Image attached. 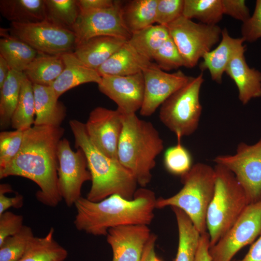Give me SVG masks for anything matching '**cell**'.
<instances>
[{"mask_svg":"<svg viewBox=\"0 0 261 261\" xmlns=\"http://www.w3.org/2000/svg\"><path fill=\"white\" fill-rule=\"evenodd\" d=\"M152 60L159 68L166 71L185 66L183 59L170 36L156 52Z\"/></svg>","mask_w":261,"mask_h":261,"instance_id":"38","label":"cell"},{"mask_svg":"<svg viewBox=\"0 0 261 261\" xmlns=\"http://www.w3.org/2000/svg\"><path fill=\"white\" fill-rule=\"evenodd\" d=\"M0 12L15 23H30L46 19L44 0H0Z\"/></svg>","mask_w":261,"mask_h":261,"instance_id":"25","label":"cell"},{"mask_svg":"<svg viewBox=\"0 0 261 261\" xmlns=\"http://www.w3.org/2000/svg\"><path fill=\"white\" fill-rule=\"evenodd\" d=\"M237 261H261V234L252 244L246 256Z\"/></svg>","mask_w":261,"mask_h":261,"instance_id":"47","label":"cell"},{"mask_svg":"<svg viewBox=\"0 0 261 261\" xmlns=\"http://www.w3.org/2000/svg\"><path fill=\"white\" fill-rule=\"evenodd\" d=\"M127 41L113 36H97L77 45L73 53L85 65L97 70Z\"/></svg>","mask_w":261,"mask_h":261,"instance_id":"22","label":"cell"},{"mask_svg":"<svg viewBox=\"0 0 261 261\" xmlns=\"http://www.w3.org/2000/svg\"><path fill=\"white\" fill-rule=\"evenodd\" d=\"M35 236L32 229L24 225L20 232L7 238L0 245V261H18Z\"/></svg>","mask_w":261,"mask_h":261,"instance_id":"35","label":"cell"},{"mask_svg":"<svg viewBox=\"0 0 261 261\" xmlns=\"http://www.w3.org/2000/svg\"><path fill=\"white\" fill-rule=\"evenodd\" d=\"M241 34L245 41L250 43L261 38V0H256L252 15L243 23Z\"/></svg>","mask_w":261,"mask_h":261,"instance_id":"40","label":"cell"},{"mask_svg":"<svg viewBox=\"0 0 261 261\" xmlns=\"http://www.w3.org/2000/svg\"><path fill=\"white\" fill-rule=\"evenodd\" d=\"M58 158L59 192L66 205L71 207L82 197L84 183L91 180L87 158L81 148L74 151L65 138L58 144Z\"/></svg>","mask_w":261,"mask_h":261,"instance_id":"12","label":"cell"},{"mask_svg":"<svg viewBox=\"0 0 261 261\" xmlns=\"http://www.w3.org/2000/svg\"><path fill=\"white\" fill-rule=\"evenodd\" d=\"M221 37L218 46L206 53L199 64L200 70H208L212 79L218 84L221 83L222 75L232 58L245 47L244 39L232 37L226 28L222 30Z\"/></svg>","mask_w":261,"mask_h":261,"instance_id":"20","label":"cell"},{"mask_svg":"<svg viewBox=\"0 0 261 261\" xmlns=\"http://www.w3.org/2000/svg\"><path fill=\"white\" fill-rule=\"evenodd\" d=\"M245 47L231 59L225 72L234 82L238 90V98L243 104L251 99L261 97V72L251 68L246 61Z\"/></svg>","mask_w":261,"mask_h":261,"instance_id":"18","label":"cell"},{"mask_svg":"<svg viewBox=\"0 0 261 261\" xmlns=\"http://www.w3.org/2000/svg\"><path fill=\"white\" fill-rule=\"evenodd\" d=\"M203 81V73L196 77H191L160 106V119L175 134L178 141L197 129L202 111L200 92Z\"/></svg>","mask_w":261,"mask_h":261,"instance_id":"7","label":"cell"},{"mask_svg":"<svg viewBox=\"0 0 261 261\" xmlns=\"http://www.w3.org/2000/svg\"><path fill=\"white\" fill-rule=\"evenodd\" d=\"M142 72L145 91L140 114L144 116H151L170 96L185 86L191 77L181 70L168 73L153 62Z\"/></svg>","mask_w":261,"mask_h":261,"instance_id":"14","label":"cell"},{"mask_svg":"<svg viewBox=\"0 0 261 261\" xmlns=\"http://www.w3.org/2000/svg\"><path fill=\"white\" fill-rule=\"evenodd\" d=\"M184 0H158L156 22L167 26L182 15Z\"/></svg>","mask_w":261,"mask_h":261,"instance_id":"39","label":"cell"},{"mask_svg":"<svg viewBox=\"0 0 261 261\" xmlns=\"http://www.w3.org/2000/svg\"><path fill=\"white\" fill-rule=\"evenodd\" d=\"M122 2L115 0L110 8L80 12L72 31L75 37V47L92 38L109 36L128 41L131 34L123 22Z\"/></svg>","mask_w":261,"mask_h":261,"instance_id":"13","label":"cell"},{"mask_svg":"<svg viewBox=\"0 0 261 261\" xmlns=\"http://www.w3.org/2000/svg\"><path fill=\"white\" fill-rule=\"evenodd\" d=\"M24 131L15 130L0 132V169L8 164L19 152L22 144Z\"/></svg>","mask_w":261,"mask_h":261,"instance_id":"37","label":"cell"},{"mask_svg":"<svg viewBox=\"0 0 261 261\" xmlns=\"http://www.w3.org/2000/svg\"><path fill=\"white\" fill-rule=\"evenodd\" d=\"M223 14L243 23L250 17L249 10L244 0H221Z\"/></svg>","mask_w":261,"mask_h":261,"instance_id":"42","label":"cell"},{"mask_svg":"<svg viewBox=\"0 0 261 261\" xmlns=\"http://www.w3.org/2000/svg\"><path fill=\"white\" fill-rule=\"evenodd\" d=\"M151 233L146 225L122 226L110 229L106 236L112 249V261H140Z\"/></svg>","mask_w":261,"mask_h":261,"instance_id":"17","label":"cell"},{"mask_svg":"<svg viewBox=\"0 0 261 261\" xmlns=\"http://www.w3.org/2000/svg\"><path fill=\"white\" fill-rule=\"evenodd\" d=\"M153 191L137 189L132 200L113 194L99 202L81 197L74 204L73 220L79 231L93 236H106L110 229L122 226H149L154 217L157 200Z\"/></svg>","mask_w":261,"mask_h":261,"instance_id":"2","label":"cell"},{"mask_svg":"<svg viewBox=\"0 0 261 261\" xmlns=\"http://www.w3.org/2000/svg\"><path fill=\"white\" fill-rule=\"evenodd\" d=\"M163 161L166 169L170 173L180 176L188 173L193 166L191 155L181 141L167 149Z\"/></svg>","mask_w":261,"mask_h":261,"instance_id":"36","label":"cell"},{"mask_svg":"<svg viewBox=\"0 0 261 261\" xmlns=\"http://www.w3.org/2000/svg\"><path fill=\"white\" fill-rule=\"evenodd\" d=\"M13 191L11 186L8 184H2L0 185V193L5 194Z\"/></svg>","mask_w":261,"mask_h":261,"instance_id":"49","label":"cell"},{"mask_svg":"<svg viewBox=\"0 0 261 261\" xmlns=\"http://www.w3.org/2000/svg\"><path fill=\"white\" fill-rule=\"evenodd\" d=\"M23 225V217L10 211L0 215V245L8 237L21 231Z\"/></svg>","mask_w":261,"mask_h":261,"instance_id":"41","label":"cell"},{"mask_svg":"<svg viewBox=\"0 0 261 261\" xmlns=\"http://www.w3.org/2000/svg\"><path fill=\"white\" fill-rule=\"evenodd\" d=\"M65 130L60 127L33 126L24 131L21 148L4 168L0 178L17 176L35 182L37 200L55 207L62 200L58 182V146Z\"/></svg>","mask_w":261,"mask_h":261,"instance_id":"1","label":"cell"},{"mask_svg":"<svg viewBox=\"0 0 261 261\" xmlns=\"http://www.w3.org/2000/svg\"><path fill=\"white\" fill-rule=\"evenodd\" d=\"M185 63L192 68L219 40L222 30L217 25L197 23L181 15L166 26Z\"/></svg>","mask_w":261,"mask_h":261,"instance_id":"8","label":"cell"},{"mask_svg":"<svg viewBox=\"0 0 261 261\" xmlns=\"http://www.w3.org/2000/svg\"><path fill=\"white\" fill-rule=\"evenodd\" d=\"M8 31L0 29V56L5 59L11 70L24 72L38 52Z\"/></svg>","mask_w":261,"mask_h":261,"instance_id":"24","label":"cell"},{"mask_svg":"<svg viewBox=\"0 0 261 261\" xmlns=\"http://www.w3.org/2000/svg\"><path fill=\"white\" fill-rule=\"evenodd\" d=\"M85 124L94 145L108 157L117 159V147L123 128L121 111L97 107L90 113Z\"/></svg>","mask_w":261,"mask_h":261,"instance_id":"15","label":"cell"},{"mask_svg":"<svg viewBox=\"0 0 261 261\" xmlns=\"http://www.w3.org/2000/svg\"><path fill=\"white\" fill-rule=\"evenodd\" d=\"M178 231V245L174 261H194L201 234L188 216L181 209L171 207Z\"/></svg>","mask_w":261,"mask_h":261,"instance_id":"27","label":"cell"},{"mask_svg":"<svg viewBox=\"0 0 261 261\" xmlns=\"http://www.w3.org/2000/svg\"><path fill=\"white\" fill-rule=\"evenodd\" d=\"M35 117L33 126L60 127L66 116V108L58 101L51 86L33 84Z\"/></svg>","mask_w":261,"mask_h":261,"instance_id":"21","label":"cell"},{"mask_svg":"<svg viewBox=\"0 0 261 261\" xmlns=\"http://www.w3.org/2000/svg\"><path fill=\"white\" fill-rule=\"evenodd\" d=\"M54 232L52 227L44 236H34L18 261H64L68 251L55 240Z\"/></svg>","mask_w":261,"mask_h":261,"instance_id":"29","label":"cell"},{"mask_svg":"<svg viewBox=\"0 0 261 261\" xmlns=\"http://www.w3.org/2000/svg\"><path fill=\"white\" fill-rule=\"evenodd\" d=\"M157 236L152 233L147 241L140 261H162L156 255L155 246Z\"/></svg>","mask_w":261,"mask_h":261,"instance_id":"46","label":"cell"},{"mask_svg":"<svg viewBox=\"0 0 261 261\" xmlns=\"http://www.w3.org/2000/svg\"><path fill=\"white\" fill-rule=\"evenodd\" d=\"M181 178L183 186L180 191L171 197L157 199L156 208L170 206L180 208L200 234L207 232V212L215 191V169L207 164L198 163Z\"/></svg>","mask_w":261,"mask_h":261,"instance_id":"5","label":"cell"},{"mask_svg":"<svg viewBox=\"0 0 261 261\" xmlns=\"http://www.w3.org/2000/svg\"><path fill=\"white\" fill-rule=\"evenodd\" d=\"M123 114V128L117 147V159L145 188L151 181L156 159L164 145L158 130L135 114Z\"/></svg>","mask_w":261,"mask_h":261,"instance_id":"4","label":"cell"},{"mask_svg":"<svg viewBox=\"0 0 261 261\" xmlns=\"http://www.w3.org/2000/svg\"><path fill=\"white\" fill-rule=\"evenodd\" d=\"M75 147L84 152L91 177V185L86 198L99 202L113 194L133 199L138 183L131 173L117 159L110 158L90 141L85 123L76 119L69 121Z\"/></svg>","mask_w":261,"mask_h":261,"instance_id":"3","label":"cell"},{"mask_svg":"<svg viewBox=\"0 0 261 261\" xmlns=\"http://www.w3.org/2000/svg\"><path fill=\"white\" fill-rule=\"evenodd\" d=\"M26 76L23 72L11 70L0 88V128L4 130L10 125L17 105L22 82Z\"/></svg>","mask_w":261,"mask_h":261,"instance_id":"30","label":"cell"},{"mask_svg":"<svg viewBox=\"0 0 261 261\" xmlns=\"http://www.w3.org/2000/svg\"><path fill=\"white\" fill-rule=\"evenodd\" d=\"M80 12L94 11L113 7L115 0H76Z\"/></svg>","mask_w":261,"mask_h":261,"instance_id":"43","label":"cell"},{"mask_svg":"<svg viewBox=\"0 0 261 261\" xmlns=\"http://www.w3.org/2000/svg\"><path fill=\"white\" fill-rule=\"evenodd\" d=\"M210 236L208 232L201 234L194 261H212L209 254Z\"/></svg>","mask_w":261,"mask_h":261,"instance_id":"44","label":"cell"},{"mask_svg":"<svg viewBox=\"0 0 261 261\" xmlns=\"http://www.w3.org/2000/svg\"><path fill=\"white\" fill-rule=\"evenodd\" d=\"M152 63L138 53L127 42L97 71L102 77L126 76L142 72Z\"/></svg>","mask_w":261,"mask_h":261,"instance_id":"23","label":"cell"},{"mask_svg":"<svg viewBox=\"0 0 261 261\" xmlns=\"http://www.w3.org/2000/svg\"><path fill=\"white\" fill-rule=\"evenodd\" d=\"M214 161L233 174L250 203L261 201V138L252 145L241 142L235 154L219 155Z\"/></svg>","mask_w":261,"mask_h":261,"instance_id":"10","label":"cell"},{"mask_svg":"<svg viewBox=\"0 0 261 261\" xmlns=\"http://www.w3.org/2000/svg\"><path fill=\"white\" fill-rule=\"evenodd\" d=\"M10 70L7 61L0 56V88L7 78Z\"/></svg>","mask_w":261,"mask_h":261,"instance_id":"48","label":"cell"},{"mask_svg":"<svg viewBox=\"0 0 261 261\" xmlns=\"http://www.w3.org/2000/svg\"><path fill=\"white\" fill-rule=\"evenodd\" d=\"M170 36L167 26L153 25L132 33L127 42L138 53L151 61Z\"/></svg>","mask_w":261,"mask_h":261,"instance_id":"31","label":"cell"},{"mask_svg":"<svg viewBox=\"0 0 261 261\" xmlns=\"http://www.w3.org/2000/svg\"><path fill=\"white\" fill-rule=\"evenodd\" d=\"M61 57L64 68L50 86L58 98L67 91L81 84L101 83L102 76L97 71L85 65L73 52L63 54Z\"/></svg>","mask_w":261,"mask_h":261,"instance_id":"19","label":"cell"},{"mask_svg":"<svg viewBox=\"0 0 261 261\" xmlns=\"http://www.w3.org/2000/svg\"><path fill=\"white\" fill-rule=\"evenodd\" d=\"M9 32L26 42L38 53L61 55L73 52L74 32L46 20L30 23H11Z\"/></svg>","mask_w":261,"mask_h":261,"instance_id":"9","label":"cell"},{"mask_svg":"<svg viewBox=\"0 0 261 261\" xmlns=\"http://www.w3.org/2000/svg\"><path fill=\"white\" fill-rule=\"evenodd\" d=\"M23 202L24 198L21 194L17 193L14 197H9L5 194L0 193V215L12 207L16 209L21 208Z\"/></svg>","mask_w":261,"mask_h":261,"instance_id":"45","label":"cell"},{"mask_svg":"<svg viewBox=\"0 0 261 261\" xmlns=\"http://www.w3.org/2000/svg\"><path fill=\"white\" fill-rule=\"evenodd\" d=\"M35 117L33 84L26 77L22 84L18 101L12 117L11 125L14 130H26L33 126Z\"/></svg>","mask_w":261,"mask_h":261,"instance_id":"32","label":"cell"},{"mask_svg":"<svg viewBox=\"0 0 261 261\" xmlns=\"http://www.w3.org/2000/svg\"><path fill=\"white\" fill-rule=\"evenodd\" d=\"M64 68L61 55L38 53L23 72L32 84L50 86Z\"/></svg>","mask_w":261,"mask_h":261,"instance_id":"26","label":"cell"},{"mask_svg":"<svg viewBox=\"0 0 261 261\" xmlns=\"http://www.w3.org/2000/svg\"><path fill=\"white\" fill-rule=\"evenodd\" d=\"M45 20L72 31L80 14L76 0H44Z\"/></svg>","mask_w":261,"mask_h":261,"instance_id":"33","label":"cell"},{"mask_svg":"<svg viewBox=\"0 0 261 261\" xmlns=\"http://www.w3.org/2000/svg\"><path fill=\"white\" fill-rule=\"evenodd\" d=\"M98 85L100 92L113 100L123 113L133 114L140 110L145 91L142 72L126 76L104 75Z\"/></svg>","mask_w":261,"mask_h":261,"instance_id":"16","label":"cell"},{"mask_svg":"<svg viewBox=\"0 0 261 261\" xmlns=\"http://www.w3.org/2000/svg\"><path fill=\"white\" fill-rule=\"evenodd\" d=\"M223 14L221 0H184L182 15L207 25H217Z\"/></svg>","mask_w":261,"mask_h":261,"instance_id":"34","label":"cell"},{"mask_svg":"<svg viewBox=\"0 0 261 261\" xmlns=\"http://www.w3.org/2000/svg\"><path fill=\"white\" fill-rule=\"evenodd\" d=\"M214 169V194L206 215L210 247L230 229L250 204L245 190L231 171L219 164H216Z\"/></svg>","mask_w":261,"mask_h":261,"instance_id":"6","label":"cell"},{"mask_svg":"<svg viewBox=\"0 0 261 261\" xmlns=\"http://www.w3.org/2000/svg\"><path fill=\"white\" fill-rule=\"evenodd\" d=\"M158 0H132L121 6L125 26L132 34L153 25L156 22Z\"/></svg>","mask_w":261,"mask_h":261,"instance_id":"28","label":"cell"},{"mask_svg":"<svg viewBox=\"0 0 261 261\" xmlns=\"http://www.w3.org/2000/svg\"><path fill=\"white\" fill-rule=\"evenodd\" d=\"M261 234V201L249 204L230 229L209 247L212 261H231Z\"/></svg>","mask_w":261,"mask_h":261,"instance_id":"11","label":"cell"}]
</instances>
